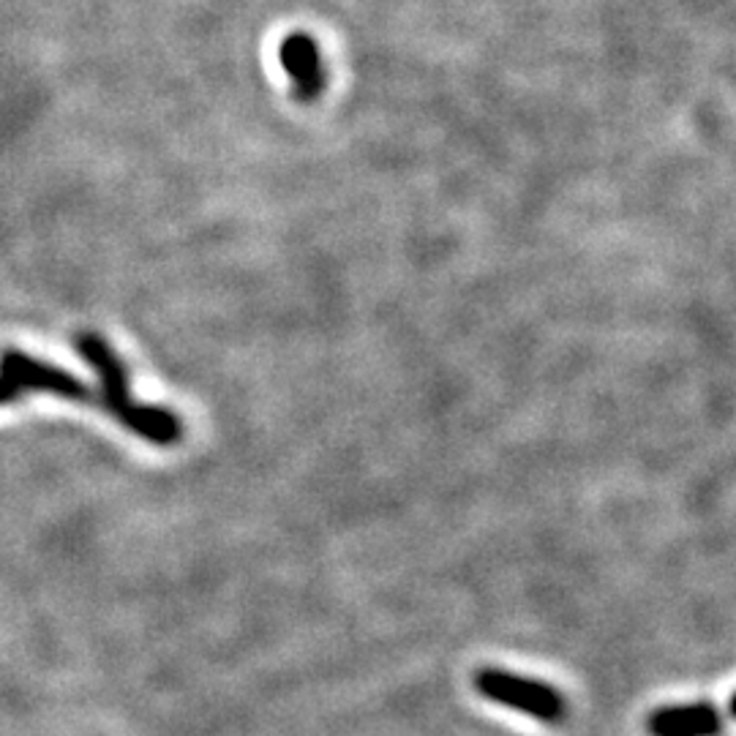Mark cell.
I'll return each instance as SVG.
<instances>
[{
	"label": "cell",
	"instance_id": "1",
	"mask_svg": "<svg viewBox=\"0 0 736 736\" xmlns=\"http://www.w3.org/2000/svg\"><path fill=\"white\" fill-rule=\"evenodd\" d=\"M474 687L489 702L524 712L545 726H560L568 717V702L556 687L545 685V682L508 674L502 668H480L474 676Z\"/></svg>",
	"mask_w": 736,
	"mask_h": 736
},
{
	"label": "cell",
	"instance_id": "2",
	"mask_svg": "<svg viewBox=\"0 0 736 736\" xmlns=\"http://www.w3.org/2000/svg\"><path fill=\"white\" fill-rule=\"evenodd\" d=\"M74 347L76 352H80V358L88 360V366L99 374L101 407H104V412H110L117 423L132 429L136 420H140L145 403L132 399V390H129V368L117 358L115 349L96 334H80L74 338Z\"/></svg>",
	"mask_w": 736,
	"mask_h": 736
},
{
	"label": "cell",
	"instance_id": "3",
	"mask_svg": "<svg viewBox=\"0 0 736 736\" xmlns=\"http://www.w3.org/2000/svg\"><path fill=\"white\" fill-rule=\"evenodd\" d=\"M0 374L20 385L22 393L31 390V393H50L69 401H93V390L85 382H80L74 374L47 364V360H35L31 355L20 352V349L0 352Z\"/></svg>",
	"mask_w": 736,
	"mask_h": 736
},
{
	"label": "cell",
	"instance_id": "4",
	"mask_svg": "<svg viewBox=\"0 0 736 736\" xmlns=\"http://www.w3.org/2000/svg\"><path fill=\"white\" fill-rule=\"evenodd\" d=\"M278 61L293 80L295 99L311 104L314 99L323 96L325 85H328V71H325L323 55H319V47L311 35L289 33L278 50Z\"/></svg>",
	"mask_w": 736,
	"mask_h": 736
},
{
	"label": "cell",
	"instance_id": "5",
	"mask_svg": "<svg viewBox=\"0 0 736 736\" xmlns=\"http://www.w3.org/2000/svg\"><path fill=\"white\" fill-rule=\"evenodd\" d=\"M652 736H720V712L712 704H682L661 706L646 720Z\"/></svg>",
	"mask_w": 736,
	"mask_h": 736
},
{
	"label": "cell",
	"instance_id": "6",
	"mask_svg": "<svg viewBox=\"0 0 736 736\" xmlns=\"http://www.w3.org/2000/svg\"><path fill=\"white\" fill-rule=\"evenodd\" d=\"M22 388L17 382H11L9 377H3V374H0V407H6V403H14V401H20L22 399Z\"/></svg>",
	"mask_w": 736,
	"mask_h": 736
}]
</instances>
